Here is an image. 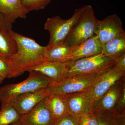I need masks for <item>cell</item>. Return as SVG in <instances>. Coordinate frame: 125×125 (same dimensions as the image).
Listing matches in <instances>:
<instances>
[{
    "label": "cell",
    "instance_id": "obj_6",
    "mask_svg": "<svg viewBox=\"0 0 125 125\" xmlns=\"http://www.w3.org/2000/svg\"><path fill=\"white\" fill-rule=\"evenodd\" d=\"M83 10V6L76 9L69 19H63L59 16L48 18L44 25V28L49 32L50 40L48 46H51L65 41Z\"/></svg>",
    "mask_w": 125,
    "mask_h": 125
},
{
    "label": "cell",
    "instance_id": "obj_16",
    "mask_svg": "<svg viewBox=\"0 0 125 125\" xmlns=\"http://www.w3.org/2000/svg\"><path fill=\"white\" fill-rule=\"evenodd\" d=\"M47 105L51 113L55 119L70 114L66 96L52 94L47 97Z\"/></svg>",
    "mask_w": 125,
    "mask_h": 125
},
{
    "label": "cell",
    "instance_id": "obj_14",
    "mask_svg": "<svg viewBox=\"0 0 125 125\" xmlns=\"http://www.w3.org/2000/svg\"><path fill=\"white\" fill-rule=\"evenodd\" d=\"M21 1L22 0H0V12L9 23L13 24L20 18L25 19L29 13Z\"/></svg>",
    "mask_w": 125,
    "mask_h": 125
},
{
    "label": "cell",
    "instance_id": "obj_28",
    "mask_svg": "<svg viewBox=\"0 0 125 125\" xmlns=\"http://www.w3.org/2000/svg\"><path fill=\"white\" fill-rule=\"evenodd\" d=\"M12 25L7 22L2 14L0 12V29L10 31L12 30Z\"/></svg>",
    "mask_w": 125,
    "mask_h": 125
},
{
    "label": "cell",
    "instance_id": "obj_1",
    "mask_svg": "<svg viewBox=\"0 0 125 125\" xmlns=\"http://www.w3.org/2000/svg\"><path fill=\"white\" fill-rule=\"evenodd\" d=\"M10 33L15 40L17 49L9 61V78L20 76L45 61L44 52L46 48V46L39 45L32 39L12 30Z\"/></svg>",
    "mask_w": 125,
    "mask_h": 125
},
{
    "label": "cell",
    "instance_id": "obj_10",
    "mask_svg": "<svg viewBox=\"0 0 125 125\" xmlns=\"http://www.w3.org/2000/svg\"><path fill=\"white\" fill-rule=\"evenodd\" d=\"M49 95L48 89H44L16 96L10 103L22 116L30 112Z\"/></svg>",
    "mask_w": 125,
    "mask_h": 125
},
{
    "label": "cell",
    "instance_id": "obj_4",
    "mask_svg": "<svg viewBox=\"0 0 125 125\" xmlns=\"http://www.w3.org/2000/svg\"><path fill=\"white\" fill-rule=\"evenodd\" d=\"M98 20L90 5L83 6L80 17L73 26L64 42L71 47L79 45L93 36Z\"/></svg>",
    "mask_w": 125,
    "mask_h": 125
},
{
    "label": "cell",
    "instance_id": "obj_13",
    "mask_svg": "<svg viewBox=\"0 0 125 125\" xmlns=\"http://www.w3.org/2000/svg\"><path fill=\"white\" fill-rule=\"evenodd\" d=\"M102 44L95 34L79 45L71 47L67 62L95 55L101 53Z\"/></svg>",
    "mask_w": 125,
    "mask_h": 125
},
{
    "label": "cell",
    "instance_id": "obj_26",
    "mask_svg": "<svg viewBox=\"0 0 125 125\" xmlns=\"http://www.w3.org/2000/svg\"><path fill=\"white\" fill-rule=\"evenodd\" d=\"M9 72V62L0 57V75L4 79L8 78Z\"/></svg>",
    "mask_w": 125,
    "mask_h": 125
},
{
    "label": "cell",
    "instance_id": "obj_7",
    "mask_svg": "<svg viewBox=\"0 0 125 125\" xmlns=\"http://www.w3.org/2000/svg\"><path fill=\"white\" fill-rule=\"evenodd\" d=\"M125 72H118L113 67L105 72L88 89L83 92L93 107L99 99L117 81L125 76Z\"/></svg>",
    "mask_w": 125,
    "mask_h": 125
},
{
    "label": "cell",
    "instance_id": "obj_20",
    "mask_svg": "<svg viewBox=\"0 0 125 125\" xmlns=\"http://www.w3.org/2000/svg\"><path fill=\"white\" fill-rule=\"evenodd\" d=\"M98 125H125V112L94 110Z\"/></svg>",
    "mask_w": 125,
    "mask_h": 125
},
{
    "label": "cell",
    "instance_id": "obj_12",
    "mask_svg": "<svg viewBox=\"0 0 125 125\" xmlns=\"http://www.w3.org/2000/svg\"><path fill=\"white\" fill-rule=\"evenodd\" d=\"M69 62L45 61L30 69L28 72L35 71L50 78L54 83L59 82L65 78Z\"/></svg>",
    "mask_w": 125,
    "mask_h": 125
},
{
    "label": "cell",
    "instance_id": "obj_8",
    "mask_svg": "<svg viewBox=\"0 0 125 125\" xmlns=\"http://www.w3.org/2000/svg\"><path fill=\"white\" fill-rule=\"evenodd\" d=\"M94 34L102 45L113 39L125 35L122 21L116 14L98 20Z\"/></svg>",
    "mask_w": 125,
    "mask_h": 125
},
{
    "label": "cell",
    "instance_id": "obj_3",
    "mask_svg": "<svg viewBox=\"0 0 125 125\" xmlns=\"http://www.w3.org/2000/svg\"><path fill=\"white\" fill-rule=\"evenodd\" d=\"M109 69L93 73L66 77L59 82L54 83L47 88L49 96L52 94L66 96L85 92Z\"/></svg>",
    "mask_w": 125,
    "mask_h": 125
},
{
    "label": "cell",
    "instance_id": "obj_29",
    "mask_svg": "<svg viewBox=\"0 0 125 125\" xmlns=\"http://www.w3.org/2000/svg\"><path fill=\"white\" fill-rule=\"evenodd\" d=\"M10 125H21V123H20V122L19 121L18 122H16L14 123V124H12Z\"/></svg>",
    "mask_w": 125,
    "mask_h": 125
},
{
    "label": "cell",
    "instance_id": "obj_2",
    "mask_svg": "<svg viewBox=\"0 0 125 125\" xmlns=\"http://www.w3.org/2000/svg\"><path fill=\"white\" fill-rule=\"evenodd\" d=\"M29 76L20 83L10 84L0 89L1 106L9 103L16 96L47 88L54 83L52 80L35 71L29 72Z\"/></svg>",
    "mask_w": 125,
    "mask_h": 125
},
{
    "label": "cell",
    "instance_id": "obj_27",
    "mask_svg": "<svg viewBox=\"0 0 125 125\" xmlns=\"http://www.w3.org/2000/svg\"><path fill=\"white\" fill-rule=\"evenodd\" d=\"M113 68L117 71L125 72V54L117 60Z\"/></svg>",
    "mask_w": 125,
    "mask_h": 125
},
{
    "label": "cell",
    "instance_id": "obj_15",
    "mask_svg": "<svg viewBox=\"0 0 125 125\" xmlns=\"http://www.w3.org/2000/svg\"><path fill=\"white\" fill-rule=\"evenodd\" d=\"M70 114L79 122L81 117L93 113V107L83 92L66 95Z\"/></svg>",
    "mask_w": 125,
    "mask_h": 125
},
{
    "label": "cell",
    "instance_id": "obj_9",
    "mask_svg": "<svg viewBox=\"0 0 125 125\" xmlns=\"http://www.w3.org/2000/svg\"><path fill=\"white\" fill-rule=\"evenodd\" d=\"M47 97L29 112L21 116L19 121L21 125H54L56 119L48 107Z\"/></svg>",
    "mask_w": 125,
    "mask_h": 125
},
{
    "label": "cell",
    "instance_id": "obj_30",
    "mask_svg": "<svg viewBox=\"0 0 125 125\" xmlns=\"http://www.w3.org/2000/svg\"><path fill=\"white\" fill-rule=\"evenodd\" d=\"M4 79L0 75V84L2 83V81L4 80Z\"/></svg>",
    "mask_w": 125,
    "mask_h": 125
},
{
    "label": "cell",
    "instance_id": "obj_22",
    "mask_svg": "<svg viewBox=\"0 0 125 125\" xmlns=\"http://www.w3.org/2000/svg\"><path fill=\"white\" fill-rule=\"evenodd\" d=\"M52 0H22L23 5L29 11L45 9Z\"/></svg>",
    "mask_w": 125,
    "mask_h": 125
},
{
    "label": "cell",
    "instance_id": "obj_23",
    "mask_svg": "<svg viewBox=\"0 0 125 125\" xmlns=\"http://www.w3.org/2000/svg\"><path fill=\"white\" fill-rule=\"evenodd\" d=\"M54 125H80L75 117L70 114L56 119Z\"/></svg>",
    "mask_w": 125,
    "mask_h": 125
},
{
    "label": "cell",
    "instance_id": "obj_19",
    "mask_svg": "<svg viewBox=\"0 0 125 125\" xmlns=\"http://www.w3.org/2000/svg\"><path fill=\"white\" fill-rule=\"evenodd\" d=\"M10 31L0 29V57L8 62L17 49V44Z\"/></svg>",
    "mask_w": 125,
    "mask_h": 125
},
{
    "label": "cell",
    "instance_id": "obj_25",
    "mask_svg": "<svg viewBox=\"0 0 125 125\" xmlns=\"http://www.w3.org/2000/svg\"><path fill=\"white\" fill-rule=\"evenodd\" d=\"M115 111L119 113L125 112V84L123 85L121 94L116 107Z\"/></svg>",
    "mask_w": 125,
    "mask_h": 125
},
{
    "label": "cell",
    "instance_id": "obj_18",
    "mask_svg": "<svg viewBox=\"0 0 125 125\" xmlns=\"http://www.w3.org/2000/svg\"><path fill=\"white\" fill-rule=\"evenodd\" d=\"M71 47L64 42L51 46H46L44 52L45 61H49L67 62Z\"/></svg>",
    "mask_w": 125,
    "mask_h": 125
},
{
    "label": "cell",
    "instance_id": "obj_5",
    "mask_svg": "<svg viewBox=\"0 0 125 125\" xmlns=\"http://www.w3.org/2000/svg\"><path fill=\"white\" fill-rule=\"evenodd\" d=\"M116 61L101 52L92 56L68 62L65 78L106 70L112 68Z\"/></svg>",
    "mask_w": 125,
    "mask_h": 125
},
{
    "label": "cell",
    "instance_id": "obj_24",
    "mask_svg": "<svg viewBox=\"0 0 125 125\" xmlns=\"http://www.w3.org/2000/svg\"><path fill=\"white\" fill-rule=\"evenodd\" d=\"M80 125H98L94 112L83 115L79 120Z\"/></svg>",
    "mask_w": 125,
    "mask_h": 125
},
{
    "label": "cell",
    "instance_id": "obj_21",
    "mask_svg": "<svg viewBox=\"0 0 125 125\" xmlns=\"http://www.w3.org/2000/svg\"><path fill=\"white\" fill-rule=\"evenodd\" d=\"M21 115L10 103L1 106L0 125H10L20 120Z\"/></svg>",
    "mask_w": 125,
    "mask_h": 125
},
{
    "label": "cell",
    "instance_id": "obj_17",
    "mask_svg": "<svg viewBox=\"0 0 125 125\" xmlns=\"http://www.w3.org/2000/svg\"><path fill=\"white\" fill-rule=\"evenodd\" d=\"M101 52L116 61L125 54V35L115 38L103 43Z\"/></svg>",
    "mask_w": 125,
    "mask_h": 125
},
{
    "label": "cell",
    "instance_id": "obj_11",
    "mask_svg": "<svg viewBox=\"0 0 125 125\" xmlns=\"http://www.w3.org/2000/svg\"><path fill=\"white\" fill-rule=\"evenodd\" d=\"M125 84V76L116 82L96 102L94 106V110L115 111L117 104Z\"/></svg>",
    "mask_w": 125,
    "mask_h": 125
}]
</instances>
